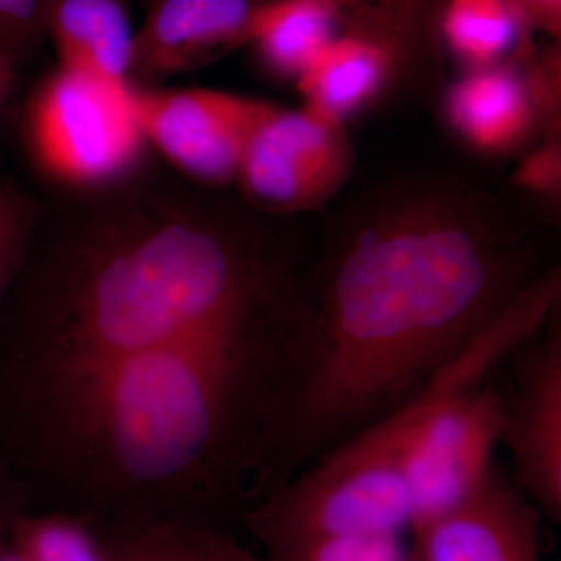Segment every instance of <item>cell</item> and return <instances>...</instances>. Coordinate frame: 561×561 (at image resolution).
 <instances>
[{
    "instance_id": "1",
    "label": "cell",
    "mask_w": 561,
    "mask_h": 561,
    "mask_svg": "<svg viewBox=\"0 0 561 561\" xmlns=\"http://www.w3.org/2000/svg\"><path fill=\"white\" fill-rule=\"evenodd\" d=\"M302 265L191 181L41 209L0 335V456L28 496L92 526L241 516L272 485Z\"/></svg>"
},
{
    "instance_id": "2",
    "label": "cell",
    "mask_w": 561,
    "mask_h": 561,
    "mask_svg": "<svg viewBox=\"0 0 561 561\" xmlns=\"http://www.w3.org/2000/svg\"><path fill=\"white\" fill-rule=\"evenodd\" d=\"M502 198L402 181L332 228L302 268L275 485L409 400L556 265Z\"/></svg>"
},
{
    "instance_id": "3",
    "label": "cell",
    "mask_w": 561,
    "mask_h": 561,
    "mask_svg": "<svg viewBox=\"0 0 561 561\" xmlns=\"http://www.w3.org/2000/svg\"><path fill=\"white\" fill-rule=\"evenodd\" d=\"M22 136L41 175L66 192L103 190L130 179L149 149L128 84L61 66L28 95Z\"/></svg>"
},
{
    "instance_id": "4",
    "label": "cell",
    "mask_w": 561,
    "mask_h": 561,
    "mask_svg": "<svg viewBox=\"0 0 561 561\" xmlns=\"http://www.w3.org/2000/svg\"><path fill=\"white\" fill-rule=\"evenodd\" d=\"M353 164L345 122L308 105H275L251 133L236 183L250 208L278 219L327 205Z\"/></svg>"
},
{
    "instance_id": "5",
    "label": "cell",
    "mask_w": 561,
    "mask_h": 561,
    "mask_svg": "<svg viewBox=\"0 0 561 561\" xmlns=\"http://www.w3.org/2000/svg\"><path fill=\"white\" fill-rule=\"evenodd\" d=\"M128 92L147 146L192 183L214 191L236 183L251 133L275 106L208 88L128 83Z\"/></svg>"
},
{
    "instance_id": "6",
    "label": "cell",
    "mask_w": 561,
    "mask_h": 561,
    "mask_svg": "<svg viewBox=\"0 0 561 561\" xmlns=\"http://www.w3.org/2000/svg\"><path fill=\"white\" fill-rule=\"evenodd\" d=\"M500 391V446L513 482L552 523L561 519V317L513 350Z\"/></svg>"
},
{
    "instance_id": "7",
    "label": "cell",
    "mask_w": 561,
    "mask_h": 561,
    "mask_svg": "<svg viewBox=\"0 0 561 561\" xmlns=\"http://www.w3.org/2000/svg\"><path fill=\"white\" fill-rule=\"evenodd\" d=\"M541 518L496 467L463 500L413 526L412 561H541Z\"/></svg>"
},
{
    "instance_id": "8",
    "label": "cell",
    "mask_w": 561,
    "mask_h": 561,
    "mask_svg": "<svg viewBox=\"0 0 561 561\" xmlns=\"http://www.w3.org/2000/svg\"><path fill=\"white\" fill-rule=\"evenodd\" d=\"M268 0H154L135 32L130 83L160 81L201 69L249 46Z\"/></svg>"
},
{
    "instance_id": "9",
    "label": "cell",
    "mask_w": 561,
    "mask_h": 561,
    "mask_svg": "<svg viewBox=\"0 0 561 561\" xmlns=\"http://www.w3.org/2000/svg\"><path fill=\"white\" fill-rule=\"evenodd\" d=\"M530 55L496 68L468 70L445 91L443 117L468 149L507 157L526 149L538 133L541 138L560 135V124L542 106Z\"/></svg>"
},
{
    "instance_id": "10",
    "label": "cell",
    "mask_w": 561,
    "mask_h": 561,
    "mask_svg": "<svg viewBox=\"0 0 561 561\" xmlns=\"http://www.w3.org/2000/svg\"><path fill=\"white\" fill-rule=\"evenodd\" d=\"M130 0H44L41 28L58 66L113 83H130Z\"/></svg>"
},
{
    "instance_id": "11",
    "label": "cell",
    "mask_w": 561,
    "mask_h": 561,
    "mask_svg": "<svg viewBox=\"0 0 561 561\" xmlns=\"http://www.w3.org/2000/svg\"><path fill=\"white\" fill-rule=\"evenodd\" d=\"M387 47L354 33H339L295 81L305 105L345 122L381 98L404 76Z\"/></svg>"
},
{
    "instance_id": "12",
    "label": "cell",
    "mask_w": 561,
    "mask_h": 561,
    "mask_svg": "<svg viewBox=\"0 0 561 561\" xmlns=\"http://www.w3.org/2000/svg\"><path fill=\"white\" fill-rule=\"evenodd\" d=\"M91 529L101 541L105 561H264L220 524L205 519H158Z\"/></svg>"
},
{
    "instance_id": "13",
    "label": "cell",
    "mask_w": 561,
    "mask_h": 561,
    "mask_svg": "<svg viewBox=\"0 0 561 561\" xmlns=\"http://www.w3.org/2000/svg\"><path fill=\"white\" fill-rule=\"evenodd\" d=\"M440 41L465 72L522 61L535 50L529 25L511 0H445Z\"/></svg>"
},
{
    "instance_id": "14",
    "label": "cell",
    "mask_w": 561,
    "mask_h": 561,
    "mask_svg": "<svg viewBox=\"0 0 561 561\" xmlns=\"http://www.w3.org/2000/svg\"><path fill=\"white\" fill-rule=\"evenodd\" d=\"M341 32L382 44L405 73L432 69L442 60L440 14L445 0H331Z\"/></svg>"
},
{
    "instance_id": "15",
    "label": "cell",
    "mask_w": 561,
    "mask_h": 561,
    "mask_svg": "<svg viewBox=\"0 0 561 561\" xmlns=\"http://www.w3.org/2000/svg\"><path fill=\"white\" fill-rule=\"evenodd\" d=\"M341 33L331 0H268L251 33V46L271 73L297 81L319 51Z\"/></svg>"
},
{
    "instance_id": "16",
    "label": "cell",
    "mask_w": 561,
    "mask_h": 561,
    "mask_svg": "<svg viewBox=\"0 0 561 561\" xmlns=\"http://www.w3.org/2000/svg\"><path fill=\"white\" fill-rule=\"evenodd\" d=\"M11 540L24 561H105L90 524L68 513L24 512L14 524Z\"/></svg>"
},
{
    "instance_id": "17",
    "label": "cell",
    "mask_w": 561,
    "mask_h": 561,
    "mask_svg": "<svg viewBox=\"0 0 561 561\" xmlns=\"http://www.w3.org/2000/svg\"><path fill=\"white\" fill-rule=\"evenodd\" d=\"M41 208L25 192L0 186V302L20 272Z\"/></svg>"
},
{
    "instance_id": "18",
    "label": "cell",
    "mask_w": 561,
    "mask_h": 561,
    "mask_svg": "<svg viewBox=\"0 0 561 561\" xmlns=\"http://www.w3.org/2000/svg\"><path fill=\"white\" fill-rule=\"evenodd\" d=\"M44 0H0V50L16 68L27 65L44 43Z\"/></svg>"
},
{
    "instance_id": "19",
    "label": "cell",
    "mask_w": 561,
    "mask_h": 561,
    "mask_svg": "<svg viewBox=\"0 0 561 561\" xmlns=\"http://www.w3.org/2000/svg\"><path fill=\"white\" fill-rule=\"evenodd\" d=\"M512 183L531 197L556 202L561 190L560 135L542 136L540 146L519 162Z\"/></svg>"
},
{
    "instance_id": "20",
    "label": "cell",
    "mask_w": 561,
    "mask_h": 561,
    "mask_svg": "<svg viewBox=\"0 0 561 561\" xmlns=\"http://www.w3.org/2000/svg\"><path fill=\"white\" fill-rule=\"evenodd\" d=\"M305 561H412L411 545L401 535L346 538L320 546Z\"/></svg>"
},
{
    "instance_id": "21",
    "label": "cell",
    "mask_w": 561,
    "mask_h": 561,
    "mask_svg": "<svg viewBox=\"0 0 561 561\" xmlns=\"http://www.w3.org/2000/svg\"><path fill=\"white\" fill-rule=\"evenodd\" d=\"M531 32H540L552 43L561 39V0H511Z\"/></svg>"
},
{
    "instance_id": "22",
    "label": "cell",
    "mask_w": 561,
    "mask_h": 561,
    "mask_svg": "<svg viewBox=\"0 0 561 561\" xmlns=\"http://www.w3.org/2000/svg\"><path fill=\"white\" fill-rule=\"evenodd\" d=\"M16 69L13 61L0 50V113H2L3 106L9 101L11 90H13Z\"/></svg>"
},
{
    "instance_id": "23",
    "label": "cell",
    "mask_w": 561,
    "mask_h": 561,
    "mask_svg": "<svg viewBox=\"0 0 561 561\" xmlns=\"http://www.w3.org/2000/svg\"><path fill=\"white\" fill-rule=\"evenodd\" d=\"M0 561H24L20 553L14 551V549H3L2 556H0Z\"/></svg>"
}]
</instances>
